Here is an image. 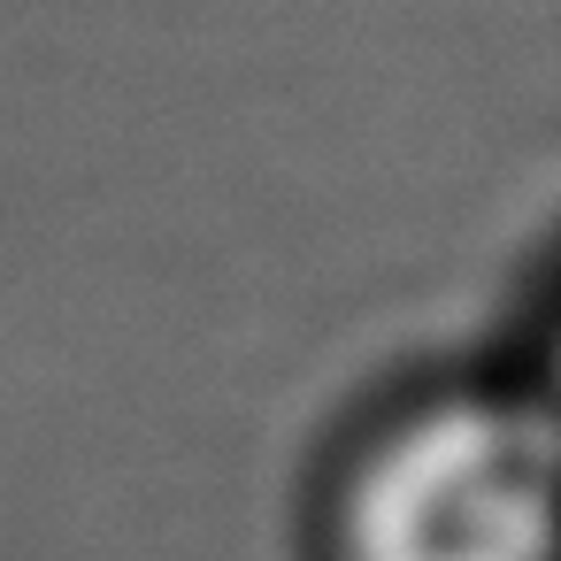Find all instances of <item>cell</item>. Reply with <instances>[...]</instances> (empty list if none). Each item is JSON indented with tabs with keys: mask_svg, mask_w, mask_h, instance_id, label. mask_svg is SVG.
Instances as JSON below:
<instances>
[{
	"mask_svg": "<svg viewBox=\"0 0 561 561\" xmlns=\"http://www.w3.org/2000/svg\"><path fill=\"white\" fill-rule=\"evenodd\" d=\"M323 561H530L538 454L484 400L385 415L323 484Z\"/></svg>",
	"mask_w": 561,
	"mask_h": 561,
	"instance_id": "obj_1",
	"label": "cell"
}]
</instances>
